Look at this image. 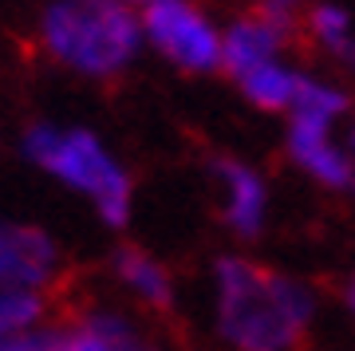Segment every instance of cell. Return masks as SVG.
Instances as JSON below:
<instances>
[{"instance_id": "1", "label": "cell", "mask_w": 355, "mask_h": 351, "mask_svg": "<svg viewBox=\"0 0 355 351\" xmlns=\"http://www.w3.org/2000/svg\"><path fill=\"white\" fill-rule=\"evenodd\" d=\"M316 312V289L284 268L245 252H221L209 264L214 336L229 351H304Z\"/></svg>"}, {"instance_id": "2", "label": "cell", "mask_w": 355, "mask_h": 351, "mask_svg": "<svg viewBox=\"0 0 355 351\" xmlns=\"http://www.w3.org/2000/svg\"><path fill=\"white\" fill-rule=\"evenodd\" d=\"M36 44L55 67L111 83L142 60L139 8L123 0H48L36 16Z\"/></svg>"}, {"instance_id": "3", "label": "cell", "mask_w": 355, "mask_h": 351, "mask_svg": "<svg viewBox=\"0 0 355 351\" xmlns=\"http://www.w3.org/2000/svg\"><path fill=\"white\" fill-rule=\"evenodd\" d=\"M20 154L48 174L55 186L83 198L107 229H127L135 214V178L127 162L103 142L91 126H64V123H36L24 126Z\"/></svg>"}, {"instance_id": "4", "label": "cell", "mask_w": 355, "mask_h": 351, "mask_svg": "<svg viewBox=\"0 0 355 351\" xmlns=\"http://www.w3.org/2000/svg\"><path fill=\"white\" fill-rule=\"evenodd\" d=\"M347 114L352 91L336 79L308 71L300 99L284 114V154L300 174L320 189L352 194L355 166L347 151Z\"/></svg>"}, {"instance_id": "5", "label": "cell", "mask_w": 355, "mask_h": 351, "mask_svg": "<svg viewBox=\"0 0 355 351\" xmlns=\"http://www.w3.org/2000/svg\"><path fill=\"white\" fill-rule=\"evenodd\" d=\"M142 44L186 76L221 71V24L198 0H146L139 8Z\"/></svg>"}, {"instance_id": "6", "label": "cell", "mask_w": 355, "mask_h": 351, "mask_svg": "<svg viewBox=\"0 0 355 351\" xmlns=\"http://www.w3.org/2000/svg\"><path fill=\"white\" fill-rule=\"evenodd\" d=\"M64 276V252L48 229L0 217V292L51 296Z\"/></svg>"}, {"instance_id": "7", "label": "cell", "mask_w": 355, "mask_h": 351, "mask_svg": "<svg viewBox=\"0 0 355 351\" xmlns=\"http://www.w3.org/2000/svg\"><path fill=\"white\" fill-rule=\"evenodd\" d=\"M209 182L217 189L221 225L237 241L261 237L268 229V214H272V186H268L265 170H257L249 158H237V154H214Z\"/></svg>"}, {"instance_id": "8", "label": "cell", "mask_w": 355, "mask_h": 351, "mask_svg": "<svg viewBox=\"0 0 355 351\" xmlns=\"http://www.w3.org/2000/svg\"><path fill=\"white\" fill-rule=\"evenodd\" d=\"M142 339L123 308L91 304L67 320H48L40 351H130Z\"/></svg>"}, {"instance_id": "9", "label": "cell", "mask_w": 355, "mask_h": 351, "mask_svg": "<svg viewBox=\"0 0 355 351\" xmlns=\"http://www.w3.org/2000/svg\"><path fill=\"white\" fill-rule=\"evenodd\" d=\"M292 40L296 36H288L284 28H277L272 20L249 8V12L233 16L229 24H221V71L233 79L249 67L280 60V55H288Z\"/></svg>"}, {"instance_id": "10", "label": "cell", "mask_w": 355, "mask_h": 351, "mask_svg": "<svg viewBox=\"0 0 355 351\" xmlns=\"http://www.w3.org/2000/svg\"><path fill=\"white\" fill-rule=\"evenodd\" d=\"M111 276L119 280V289L127 292L135 304H142L146 312H170L178 304L174 273L142 245H114Z\"/></svg>"}, {"instance_id": "11", "label": "cell", "mask_w": 355, "mask_h": 351, "mask_svg": "<svg viewBox=\"0 0 355 351\" xmlns=\"http://www.w3.org/2000/svg\"><path fill=\"white\" fill-rule=\"evenodd\" d=\"M308 71L304 67H296L288 55H280V60H268L261 67H249L241 76H233V87L241 91V99L249 107L265 114H288L300 99V87H304Z\"/></svg>"}, {"instance_id": "12", "label": "cell", "mask_w": 355, "mask_h": 351, "mask_svg": "<svg viewBox=\"0 0 355 351\" xmlns=\"http://www.w3.org/2000/svg\"><path fill=\"white\" fill-rule=\"evenodd\" d=\"M304 36L328 55L343 76L355 79V20L343 4L331 0H316L304 12Z\"/></svg>"}, {"instance_id": "13", "label": "cell", "mask_w": 355, "mask_h": 351, "mask_svg": "<svg viewBox=\"0 0 355 351\" xmlns=\"http://www.w3.org/2000/svg\"><path fill=\"white\" fill-rule=\"evenodd\" d=\"M51 316V296L36 292H0V343L24 336L32 327H44Z\"/></svg>"}, {"instance_id": "14", "label": "cell", "mask_w": 355, "mask_h": 351, "mask_svg": "<svg viewBox=\"0 0 355 351\" xmlns=\"http://www.w3.org/2000/svg\"><path fill=\"white\" fill-rule=\"evenodd\" d=\"M253 12H261L265 20H272L277 28H284L288 36H304L308 0H253Z\"/></svg>"}, {"instance_id": "15", "label": "cell", "mask_w": 355, "mask_h": 351, "mask_svg": "<svg viewBox=\"0 0 355 351\" xmlns=\"http://www.w3.org/2000/svg\"><path fill=\"white\" fill-rule=\"evenodd\" d=\"M48 327V324H44ZM44 327H32V332H24V336H12L0 343V351H40V343H44Z\"/></svg>"}, {"instance_id": "16", "label": "cell", "mask_w": 355, "mask_h": 351, "mask_svg": "<svg viewBox=\"0 0 355 351\" xmlns=\"http://www.w3.org/2000/svg\"><path fill=\"white\" fill-rule=\"evenodd\" d=\"M340 300H343V312L352 316V324H355V284H347V280H343V292H340Z\"/></svg>"}, {"instance_id": "17", "label": "cell", "mask_w": 355, "mask_h": 351, "mask_svg": "<svg viewBox=\"0 0 355 351\" xmlns=\"http://www.w3.org/2000/svg\"><path fill=\"white\" fill-rule=\"evenodd\" d=\"M347 151H352V166H355V119L347 123ZM352 194H355V186H352Z\"/></svg>"}, {"instance_id": "18", "label": "cell", "mask_w": 355, "mask_h": 351, "mask_svg": "<svg viewBox=\"0 0 355 351\" xmlns=\"http://www.w3.org/2000/svg\"><path fill=\"white\" fill-rule=\"evenodd\" d=\"M130 351H162V348H154L150 339H139V343H135V348H130Z\"/></svg>"}, {"instance_id": "19", "label": "cell", "mask_w": 355, "mask_h": 351, "mask_svg": "<svg viewBox=\"0 0 355 351\" xmlns=\"http://www.w3.org/2000/svg\"><path fill=\"white\" fill-rule=\"evenodd\" d=\"M123 4H130V8H142V4H146V0H123Z\"/></svg>"}, {"instance_id": "20", "label": "cell", "mask_w": 355, "mask_h": 351, "mask_svg": "<svg viewBox=\"0 0 355 351\" xmlns=\"http://www.w3.org/2000/svg\"><path fill=\"white\" fill-rule=\"evenodd\" d=\"M347 280H355V273H352V276H347Z\"/></svg>"}]
</instances>
